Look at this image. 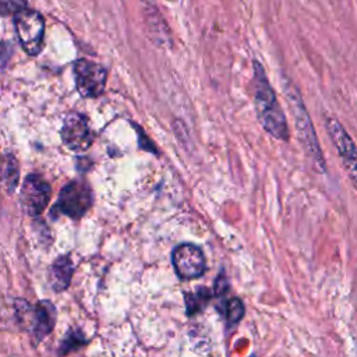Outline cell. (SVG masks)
Instances as JSON below:
<instances>
[{
    "label": "cell",
    "mask_w": 357,
    "mask_h": 357,
    "mask_svg": "<svg viewBox=\"0 0 357 357\" xmlns=\"http://www.w3.org/2000/svg\"><path fill=\"white\" fill-rule=\"evenodd\" d=\"M254 100L257 117L262 128L278 139H289L286 116L276 100L275 92L269 85L259 63H254Z\"/></svg>",
    "instance_id": "cell-1"
},
{
    "label": "cell",
    "mask_w": 357,
    "mask_h": 357,
    "mask_svg": "<svg viewBox=\"0 0 357 357\" xmlns=\"http://www.w3.org/2000/svg\"><path fill=\"white\" fill-rule=\"evenodd\" d=\"M287 99H289V106L293 110V117H294V126L298 132V138L310 156L312 166L317 172H325V160L322 156V151L319 148V142L314 130V126L311 124L310 116L300 99V95L297 92L289 93L287 91Z\"/></svg>",
    "instance_id": "cell-2"
},
{
    "label": "cell",
    "mask_w": 357,
    "mask_h": 357,
    "mask_svg": "<svg viewBox=\"0 0 357 357\" xmlns=\"http://www.w3.org/2000/svg\"><path fill=\"white\" fill-rule=\"evenodd\" d=\"M14 26L22 49L29 56L38 54L42 50L45 36V20L42 14L26 7L14 15Z\"/></svg>",
    "instance_id": "cell-3"
},
{
    "label": "cell",
    "mask_w": 357,
    "mask_h": 357,
    "mask_svg": "<svg viewBox=\"0 0 357 357\" xmlns=\"http://www.w3.org/2000/svg\"><path fill=\"white\" fill-rule=\"evenodd\" d=\"M92 205V191L82 180H74L66 184L59 195L57 206L60 211L73 218L79 219Z\"/></svg>",
    "instance_id": "cell-4"
},
{
    "label": "cell",
    "mask_w": 357,
    "mask_h": 357,
    "mask_svg": "<svg viewBox=\"0 0 357 357\" xmlns=\"http://www.w3.org/2000/svg\"><path fill=\"white\" fill-rule=\"evenodd\" d=\"M74 75L78 92L85 98H95L103 92L106 70L91 60L79 59L74 63Z\"/></svg>",
    "instance_id": "cell-5"
},
{
    "label": "cell",
    "mask_w": 357,
    "mask_h": 357,
    "mask_svg": "<svg viewBox=\"0 0 357 357\" xmlns=\"http://www.w3.org/2000/svg\"><path fill=\"white\" fill-rule=\"evenodd\" d=\"M326 127H328L329 137L335 144L339 152V156L343 162L344 170L347 172V176L357 191V149L354 146V142L351 141L349 134L344 131V128L340 126V123L336 119L333 117L328 119Z\"/></svg>",
    "instance_id": "cell-6"
},
{
    "label": "cell",
    "mask_w": 357,
    "mask_h": 357,
    "mask_svg": "<svg viewBox=\"0 0 357 357\" xmlns=\"http://www.w3.org/2000/svg\"><path fill=\"white\" fill-rule=\"evenodd\" d=\"M61 139L68 149L75 152L88 149L93 141V132L88 119L78 112H70L61 127Z\"/></svg>",
    "instance_id": "cell-7"
},
{
    "label": "cell",
    "mask_w": 357,
    "mask_h": 357,
    "mask_svg": "<svg viewBox=\"0 0 357 357\" xmlns=\"http://www.w3.org/2000/svg\"><path fill=\"white\" fill-rule=\"evenodd\" d=\"M50 185L39 174H29L21 188V206L26 215L38 216L47 206Z\"/></svg>",
    "instance_id": "cell-8"
},
{
    "label": "cell",
    "mask_w": 357,
    "mask_h": 357,
    "mask_svg": "<svg viewBox=\"0 0 357 357\" xmlns=\"http://www.w3.org/2000/svg\"><path fill=\"white\" fill-rule=\"evenodd\" d=\"M173 265L176 269V273L184 279H195L204 275L206 269L205 257L194 244H180L173 251Z\"/></svg>",
    "instance_id": "cell-9"
},
{
    "label": "cell",
    "mask_w": 357,
    "mask_h": 357,
    "mask_svg": "<svg viewBox=\"0 0 357 357\" xmlns=\"http://www.w3.org/2000/svg\"><path fill=\"white\" fill-rule=\"evenodd\" d=\"M56 322V308L47 301H39L35 307H29L28 324L35 340H42L54 326Z\"/></svg>",
    "instance_id": "cell-10"
},
{
    "label": "cell",
    "mask_w": 357,
    "mask_h": 357,
    "mask_svg": "<svg viewBox=\"0 0 357 357\" xmlns=\"http://www.w3.org/2000/svg\"><path fill=\"white\" fill-rule=\"evenodd\" d=\"M73 262L67 255L59 257L49 268V283L54 291H63L68 287L73 276Z\"/></svg>",
    "instance_id": "cell-11"
},
{
    "label": "cell",
    "mask_w": 357,
    "mask_h": 357,
    "mask_svg": "<svg viewBox=\"0 0 357 357\" xmlns=\"http://www.w3.org/2000/svg\"><path fill=\"white\" fill-rule=\"evenodd\" d=\"M211 293L208 291V289L201 287L197 293H187L185 294V304H187V312L191 315L197 311H199L209 300Z\"/></svg>",
    "instance_id": "cell-12"
},
{
    "label": "cell",
    "mask_w": 357,
    "mask_h": 357,
    "mask_svg": "<svg viewBox=\"0 0 357 357\" xmlns=\"http://www.w3.org/2000/svg\"><path fill=\"white\" fill-rule=\"evenodd\" d=\"M244 315V304L240 298H231L229 300L226 305V318L229 324L238 322Z\"/></svg>",
    "instance_id": "cell-13"
},
{
    "label": "cell",
    "mask_w": 357,
    "mask_h": 357,
    "mask_svg": "<svg viewBox=\"0 0 357 357\" xmlns=\"http://www.w3.org/2000/svg\"><path fill=\"white\" fill-rule=\"evenodd\" d=\"M28 7L26 0H0V15H15L21 10Z\"/></svg>",
    "instance_id": "cell-14"
}]
</instances>
